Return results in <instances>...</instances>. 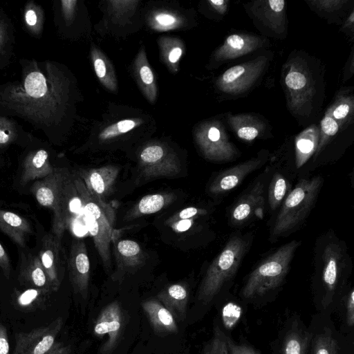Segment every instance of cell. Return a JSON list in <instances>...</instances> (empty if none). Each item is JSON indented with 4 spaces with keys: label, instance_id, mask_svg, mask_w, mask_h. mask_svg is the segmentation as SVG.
Segmentation results:
<instances>
[{
    "label": "cell",
    "instance_id": "obj_1",
    "mask_svg": "<svg viewBox=\"0 0 354 354\" xmlns=\"http://www.w3.org/2000/svg\"><path fill=\"white\" fill-rule=\"evenodd\" d=\"M17 79L0 83V114L17 118L50 139L70 113L72 80L52 60L20 59Z\"/></svg>",
    "mask_w": 354,
    "mask_h": 354
},
{
    "label": "cell",
    "instance_id": "obj_2",
    "mask_svg": "<svg viewBox=\"0 0 354 354\" xmlns=\"http://www.w3.org/2000/svg\"><path fill=\"white\" fill-rule=\"evenodd\" d=\"M30 191L37 203L53 212L52 232L62 239L81 205L74 183V174L63 167H55L46 177L36 180Z\"/></svg>",
    "mask_w": 354,
    "mask_h": 354
},
{
    "label": "cell",
    "instance_id": "obj_3",
    "mask_svg": "<svg viewBox=\"0 0 354 354\" xmlns=\"http://www.w3.org/2000/svg\"><path fill=\"white\" fill-rule=\"evenodd\" d=\"M74 183L88 232L93 239L104 270L109 272L111 267V243L116 239L113 229L114 212L105 202L100 201L88 192L77 174H74Z\"/></svg>",
    "mask_w": 354,
    "mask_h": 354
},
{
    "label": "cell",
    "instance_id": "obj_4",
    "mask_svg": "<svg viewBox=\"0 0 354 354\" xmlns=\"http://www.w3.org/2000/svg\"><path fill=\"white\" fill-rule=\"evenodd\" d=\"M300 242L292 241L281 246L259 264L250 274L241 290L243 297L261 296L278 287L289 270Z\"/></svg>",
    "mask_w": 354,
    "mask_h": 354
},
{
    "label": "cell",
    "instance_id": "obj_5",
    "mask_svg": "<svg viewBox=\"0 0 354 354\" xmlns=\"http://www.w3.org/2000/svg\"><path fill=\"white\" fill-rule=\"evenodd\" d=\"M245 250V241L233 236L208 267L198 288L197 298L206 304L237 271Z\"/></svg>",
    "mask_w": 354,
    "mask_h": 354
},
{
    "label": "cell",
    "instance_id": "obj_6",
    "mask_svg": "<svg viewBox=\"0 0 354 354\" xmlns=\"http://www.w3.org/2000/svg\"><path fill=\"white\" fill-rule=\"evenodd\" d=\"M322 183L319 176L299 180L283 203L273 227L274 236L288 232L306 218L315 203Z\"/></svg>",
    "mask_w": 354,
    "mask_h": 354
},
{
    "label": "cell",
    "instance_id": "obj_7",
    "mask_svg": "<svg viewBox=\"0 0 354 354\" xmlns=\"http://www.w3.org/2000/svg\"><path fill=\"white\" fill-rule=\"evenodd\" d=\"M138 162L142 174L147 178L174 177L180 171L177 156L159 143L146 145L139 153Z\"/></svg>",
    "mask_w": 354,
    "mask_h": 354
},
{
    "label": "cell",
    "instance_id": "obj_8",
    "mask_svg": "<svg viewBox=\"0 0 354 354\" xmlns=\"http://www.w3.org/2000/svg\"><path fill=\"white\" fill-rule=\"evenodd\" d=\"M124 326V312L119 302L113 301L101 310L95 322L93 333L98 337L106 336L100 348L102 354L110 353L117 347Z\"/></svg>",
    "mask_w": 354,
    "mask_h": 354
},
{
    "label": "cell",
    "instance_id": "obj_9",
    "mask_svg": "<svg viewBox=\"0 0 354 354\" xmlns=\"http://www.w3.org/2000/svg\"><path fill=\"white\" fill-rule=\"evenodd\" d=\"M63 324L62 317H58L46 326L29 332L15 334V348L13 354H46L55 344L56 338Z\"/></svg>",
    "mask_w": 354,
    "mask_h": 354
},
{
    "label": "cell",
    "instance_id": "obj_10",
    "mask_svg": "<svg viewBox=\"0 0 354 354\" xmlns=\"http://www.w3.org/2000/svg\"><path fill=\"white\" fill-rule=\"evenodd\" d=\"M62 239L53 232L47 233L41 239L38 254L53 292H57L61 286L67 263Z\"/></svg>",
    "mask_w": 354,
    "mask_h": 354
},
{
    "label": "cell",
    "instance_id": "obj_11",
    "mask_svg": "<svg viewBox=\"0 0 354 354\" xmlns=\"http://www.w3.org/2000/svg\"><path fill=\"white\" fill-rule=\"evenodd\" d=\"M69 279L74 292L86 300L90 283V261L86 245L80 239L73 240L67 259Z\"/></svg>",
    "mask_w": 354,
    "mask_h": 354
},
{
    "label": "cell",
    "instance_id": "obj_12",
    "mask_svg": "<svg viewBox=\"0 0 354 354\" xmlns=\"http://www.w3.org/2000/svg\"><path fill=\"white\" fill-rule=\"evenodd\" d=\"M119 173L118 167L106 165L82 169L77 174L82 180L88 192L100 201L104 202V199L111 192Z\"/></svg>",
    "mask_w": 354,
    "mask_h": 354
},
{
    "label": "cell",
    "instance_id": "obj_13",
    "mask_svg": "<svg viewBox=\"0 0 354 354\" xmlns=\"http://www.w3.org/2000/svg\"><path fill=\"white\" fill-rule=\"evenodd\" d=\"M114 242L113 254L116 263L115 279L126 273L136 272L145 261V254L140 244L131 239H122Z\"/></svg>",
    "mask_w": 354,
    "mask_h": 354
},
{
    "label": "cell",
    "instance_id": "obj_14",
    "mask_svg": "<svg viewBox=\"0 0 354 354\" xmlns=\"http://www.w3.org/2000/svg\"><path fill=\"white\" fill-rule=\"evenodd\" d=\"M260 65L246 64L227 69L218 79V85L226 93H236L244 91L259 74Z\"/></svg>",
    "mask_w": 354,
    "mask_h": 354
},
{
    "label": "cell",
    "instance_id": "obj_15",
    "mask_svg": "<svg viewBox=\"0 0 354 354\" xmlns=\"http://www.w3.org/2000/svg\"><path fill=\"white\" fill-rule=\"evenodd\" d=\"M18 279L20 284L26 288L54 292L38 255L30 253L21 256Z\"/></svg>",
    "mask_w": 354,
    "mask_h": 354
},
{
    "label": "cell",
    "instance_id": "obj_16",
    "mask_svg": "<svg viewBox=\"0 0 354 354\" xmlns=\"http://www.w3.org/2000/svg\"><path fill=\"white\" fill-rule=\"evenodd\" d=\"M196 142L205 158L211 160H228L232 158L234 150L223 139L216 127L201 130L196 134Z\"/></svg>",
    "mask_w": 354,
    "mask_h": 354
},
{
    "label": "cell",
    "instance_id": "obj_17",
    "mask_svg": "<svg viewBox=\"0 0 354 354\" xmlns=\"http://www.w3.org/2000/svg\"><path fill=\"white\" fill-rule=\"evenodd\" d=\"M54 168L46 149L38 148L30 150L23 161L21 183L25 185L30 181L42 179L50 174Z\"/></svg>",
    "mask_w": 354,
    "mask_h": 354
},
{
    "label": "cell",
    "instance_id": "obj_18",
    "mask_svg": "<svg viewBox=\"0 0 354 354\" xmlns=\"http://www.w3.org/2000/svg\"><path fill=\"white\" fill-rule=\"evenodd\" d=\"M260 159H253L225 170L216 176L209 186V192L219 194L236 187L249 174L259 167Z\"/></svg>",
    "mask_w": 354,
    "mask_h": 354
},
{
    "label": "cell",
    "instance_id": "obj_19",
    "mask_svg": "<svg viewBox=\"0 0 354 354\" xmlns=\"http://www.w3.org/2000/svg\"><path fill=\"white\" fill-rule=\"evenodd\" d=\"M142 307L155 332L160 335H168L178 331L174 316L157 299L143 301Z\"/></svg>",
    "mask_w": 354,
    "mask_h": 354
},
{
    "label": "cell",
    "instance_id": "obj_20",
    "mask_svg": "<svg viewBox=\"0 0 354 354\" xmlns=\"http://www.w3.org/2000/svg\"><path fill=\"white\" fill-rule=\"evenodd\" d=\"M156 299L172 314L176 321L185 319L189 299V291L185 284L169 285L157 295Z\"/></svg>",
    "mask_w": 354,
    "mask_h": 354
},
{
    "label": "cell",
    "instance_id": "obj_21",
    "mask_svg": "<svg viewBox=\"0 0 354 354\" xmlns=\"http://www.w3.org/2000/svg\"><path fill=\"white\" fill-rule=\"evenodd\" d=\"M133 71L136 80L146 99L150 103H154L157 97L158 87L144 47L140 48L134 59Z\"/></svg>",
    "mask_w": 354,
    "mask_h": 354
},
{
    "label": "cell",
    "instance_id": "obj_22",
    "mask_svg": "<svg viewBox=\"0 0 354 354\" xmlns=\"http://www.w3.org/2000/svg\"><path fill=\"white\" fill-rule=\"evenodd\" d=\"M0 230L21 248L25 247L28 237L32 232L26 218L3 209H0Z\"/></svg>",
    "mask_w": 354,
    "mask_h": 354
},
{
    "label": "cell",
    "instance_id": "obj_23",
    "mask_svg": "<svg viewBox=\"0 0 354 354\" xmlns=\"http://www.w3.org/2000/svg\"><path fill=\"white\" fill-rule=\"evenodd\" d=\"M172 192H160L144 196L127 212L124 220L129 221L140 216L154 214L171 205L176 199Z\"/></svg>",
    "mask_w": 354,
    "mask_h": 354
},
{
    "label": "cell",
    "instance_id": "obj_24",
    "mask_svg": "<svg viewBox=\"0 0 354 354\" xmlns=\"http://www.w3.org/2000/svg\"><path fill=\"white\" fill-rule=\"evenodd\" d=\"M260 44L259 38L236 34L231 35L216 52L215 58L218 61L234 59L256 49Z\"/></svg>",
    "mask_w": 354,
    "mask_h": 354
},
{
    "label": "cell",
    "instance_id": "obj_25",
    "mask_svg": "<svg viewBox=\"0 0 354 354\" xmlns=\"http://www.w3.org/2000/svg\"><path fill=\"white\" fill-rule=\"evenodd\" d=\"M52 293L47 290L33 288L15 290L12 301L18 310L26 313L33 312L45 309Z\"/></svg>",
    "mask_w": 354,
    "mask_h": 354
},
{
    "label": "cell",
    "instance_id": "obj_26",
    "mask_svg": "<svg viewBox=\"0 0 354 354\" xmlns=\"http://www.w3.org/2000/svg\"><path fill=\"white\" fill-rule=\"evenodd\" d=\"M91 58L95 75L100 83L108 90L116 91L118 82L113 66L110 60L94 46L91 48Z\"/></svg>",
    "mask_w": 354,
    "mask_h": 354
},
{
    "label": "cell",
    "instance_id": "obj_27",
    "mask_svg": "<svg viewBox=\"0 0 354 354\" xmlns=\"http://www.w3.org/2000/svg\"><path fill=\"white\" fill-rule=\"evenodd\" d=\"M32 136L14 118L0 114V148L31 142Z\"/></svg>",
    "mask_w": 354,
    "mask_h": 354
},
{
    "label": "cell",
    "instance_id": "obj_28",
    "mask_svg": "<svg viewBox=\"0 0 354 354\" xmlns=\"http://www.w3.org/2000/svg\"><path fill=\"white\" fill-rule=\"evenodd\" d=\"M45 11L33 0L27 1L22 12V24L24 30L30 35L39 39L44 30Z\"/></svg>",
    "mask_w": 354,
    "mask_h": 354
},
{
    "label": "cell",
    "instance_id": "obj_29",
    "mask_svg": "<svg viewBox=\"0 0 354 354\" xmlns=\"http://www.w3.org/2000/svg\"><path fill=\"white\" fill-rule=\"evenodd\" d=\"M158 45L163 62L171 72L177 73L185 49L183 41L176 37H162L158 39Z\"/></svg>",
    "mask_w": 354,
    "mask_h": 354
},
{
    "label": "cell",
    "instance_id": "obj_30",
    "mask_svg": "<svg viewBox=\"0 0 354 354\" xmlns=\"http://www.w3.org/2000/svg\"><path fill=\"white\" fill-rule=\"evenodd\" d=\"M15 43V26L9 16L0 9V66H4L12 55ZM1 68V67H0Z\"/></svg>",
    "mask_w": 354,
    "mask_h": 354
},
{
    "label": "cell",
    "instance_id": "obj_31",
    "mask_svg": "<svg viewBox=\"0 0 354 354\" xmlns=\"http://www.w3.org/2000/svg\"><path fill=\"white\" fill-rule=\"evenodd\" d=\"M323 257L322 279L328 292H333L338 280L339 263L340 261L339 250L337 247L329 245L326 247Z\"/></svg>",
    "mask_w": 354,
    "mask_h": 354
},
{
    "label": "cell",
    "instance_id": "obj_32",
    "mask_svg": "<svg viewBox=\"0 0 354 354\" xmlns=\"http://www.w3.org/2000/svg\"><path fill=\"white\" fill-rule=\"evenodd\" d=\"M147 22L152 30L165 32L180 28L185 24V19L176 12L157 10L150 13Z\"/></svg>",
    "mask_w": 354,
    "mask_h": 354
},
{
    "label": "cell",
    "instance_id": "obj_33",
    "mask_svg": "<svg viewBox=\"0 0 354 354\" xmlns=\"http://www.w3.org/2000/svg\"><path fill=\"white\" fill-rule=\"evenodd\" d=\"M308 335L296 327L286 335L282 347V354H306Z\"/></svg>",
    "mask_w": 354,
    "mask_h": 354
},
{
    "label": "cell",
    "instance_id": "obj_34",
    "mask_svg": "<svg viewBox=\"0 0 354 354\" xmlns=\"http://www.w3.org/2000/svg\"><path fill=\"white\" fill-rule=\"evenodd\" d=\"M143 120L139 118L124 119L113 123L100 133L98 138L102 142L112 140L119 136L127 133L133 129L140 126Z\"/></svg>",
    "mask_w": 354,
    "mask_h": 354
},
{
    "label": "cell",
    "instance_id": "obj_35",
    "mask_svg": "<svg viewBox=\"0 0 354 354\" xmlns=\"http://www.w3.org/2000/svg\"><path fill=\"white\" fill-rule=\"evenodd\" d=\"M260 191L251 192L236 205L232 213L234 221L241 222L249 217L254 207L260 201L261 197Z\"/></svg>",
    "mask_w": 354,
    "mask_h": 354
},
{
    "label": "cell",
    "instance_id": "obj_36",
    "mask_svg": "<svg viewBox=\"0 0 354 354\" xmlns=\"http://www.w3.org/2000/svg\"><path fill=\"white\" fill-rule=\"evenodd\" d=\"M287 192V183L280 174H275L268 190V202L272 209H276L284 198Z\"/></svg>",
    "mask_w": 354,
    "mask_h": 354
},
{
    "label": "cell",
    "instance_id": "obj_37",
    "mask_svg": "<svg viewBox=\"0 0 354 354\" xmlns=\"http://www.w3.org/2000/svg\"><path fill=\"white\" fill-rule=\"evenodd\" d=\"M203 354H230L227 344V336L216 326L214 335L204 347Z\"/></svg>",
    "mask_w": 354,
    "mask_h": 354
},
{
    "label": "cell",
    "instance_id": "obj_38",
    "mask_svg": "<svg viewBox=\"0 0 354 354\" xmlns=\"http://www.w3.org/2000/svg\"><path fill=\"white\" fill-rule=\"evenodd\" d=\"M337 345L330 330L325 328L314 344L313 354H337Z\"/></svg>",
    "mask_w": 354,
    "mask_h": 354
},
{
    "label": "cell",
    "instance_id": "obj_39",
    "mask_svg": "<svg viewBox=\"0 0 354 354\" xmlns=\"http://www.w3.org/2000/svg\"><path fill=\"white\" fill-rule=\"evenodd\" d=\"M315 149V141L308 137H301L297 141L296 165L298 168L308 160Z\"/></svg>",
    "mask_w": 354,
    "mask_h": 354
},
{
    "label": "cell",
    "instance_id": "obj_40",
    "mask_svg": "<svg viewBox=\"0 0 354 354\" xmlns=\"http://www.w3.org/2000/svg\"><path fill=\"white\" fill-rule=\"evenodd\" d=\"M138 1H109L111 13L118 19H122L127 15L133 13Z\"/></svg>",
    "mask_w": 354,
    "mask_h": 354
},
{
    "label": "cell",
    "instance_id": "obj_41",
    "mask_svg": "<svg viewBox=\"0 0 354 354\" xmlns=\"http://www.w3.org/2000/svg\"><path fill=\"white\" fill-rule=\"evenodd\" d=\"M57 3L63 23L66 27L71 26L75 19L77 1L60 0Z\"/></svg>",
    "mask_w": 354,
    "mask_h": 354
},
{
    "label": "cell",
    "instance_id": "obj_42",
    "mask_svg": "<svg viewBox=\"0 0 354 354\" xmlns=\"http://www.w3.org/2000/svg\"><path fill=\"white\" fill-rule=\"evenodd\" d=\"M286 85L292 90L302 88L306 83L304 75L300 72L291 71L286 77Z\"/></svg>",
    "mask_w": 354,
    "mask_h": 354
},
{
    "label": "cell",
    "instance_id": "obj_43",
    "mask_svg": "<svg viewBox=\"0 0 354 354\" xmlns=\"http://www.w3.org/2000/svg\"><path fill=\"white\" fill-rule=\"evenodd\" d=\"M227 344L230 354H259L252 347L243 344H237L228 337H227Z\"/></svg>",
    "mask_w": 354,
    "mask_h": 354
},
{
    "label": "cell",
    "instance_id": "obj_44",
    "mask_svg": "<svg viewBox=\"0 0 354 354\" xmlns=\"http://www.w3.org/2000/svg\"><path fill=\"white\" fill-rule=\"evenodd\" d=\"M203 212L202 209L195 207H188L171 216L167 222L169 223L178 220L194 218L197 215L203 214Z\"/></svg>",
    "mask_w": 354,
    "mask_h": 354
},
{
    "label": "cell",
    "instance_id": "obj_45",
    "mask_svg": "<svg viewBox=\"0 0 354 354\" xmlns=\"http://www.w3.org/2000/svg\"><path fill=\"white\" fill-rule=\"evenodd\" d=\"M323 132L328 136H334L338 131V124L330 116H326L321 122Z\"/></svg>",
    "mask_w": 354,
    "mask_h": 354
},
{
    "label": "cell",
    "instance_id": "obj_46",
    "mask_svg": "<svg viewBox=\"0 0 354 354\" xmlns=\"http://www.w3.org/2000/svg\"><path fill=\"white\" fill-rule=\"evenodd\" d=\"M0 268L2 269L4 276L6 279H9L10 271H11V264L10 261L8 257V255L5 250L4 248L0 243Z\"/></svg>",
    "mask_w": 354,
    "mask_h": 354
},
{
    "label": "cell",
    "instance_id": "obj_47",
    "mask_svg": "<svg viewBox=\"0 0 354 354\" xmlns=\"http://www.w3.org/2000/svg\"><path fill=\"white\" fill-rule=\"evenodd\" d=\"M0 354H10L8 331L3 324H0Z\"/></svg>",
    "mask_w": 354,
    "mask_h": 354
},
{
    "label": "cell",
    "instance_id": "obj_48",
    "mask_svg": "<svg viewBox=\"0 0 354 354\" xmlns=\"http://www.w3.org/2000/svg\"><path fill=\"white\" fill-rule=\"evenodd\" d=\"M346 322L349 326L354 324V291L351 290L346 301Z\"/></svg>",
    "mask_w": 354,
    "mask_h": 354
},
{
    "label": "cell",
    "instance_id": "obj_49",
    "mask_svg": "<svg viewBox=\"0 0 354 354\" xmlns=\"http://www.w3.org/2000/svg\"><path fill=\"white\" fill-rule=\"evenodd\" d=\"M258 130L253 127H242L237 131L238 136L245 140H252L257 137Z\"/></svg>",
    "mask_w": 354,
    "mask_h": 354
},
{
    "label": "cell",
    "instance_id": "obj_50",
    "mask_svg": "<svg viewBox=\"0 0 354 354\" xmlns=\"http://www.w3.org/2000/svg\"><path fill=\"white\" fill-rule=\"evenodd\" d=\"M194 218L181 219L169 223L172 230L176 232H183L189 230L194 223Z\"/></svg>",
    "mask_w": 354,
    "mask_h": 354
},
{
    "label": "cell",
    "instance_id": "obj_51",
    "mask_svg": "<svg viewBox=\"0 0 354 354\" xmlns=\"http://www.w3.org/2000/svg\"><path fill=\"white\" fill-rule=\"evenodd\" d=\"M70 345H64L62 342H57L52 349L46 354H71Z\"/></svg>",
    "mask_w": 354,
    "mask_h": 354
},
{
    "label": "cell",
    "instance_id": "obj_52",
    "mask_svg": "<svg viewBox=\"0 0 354 354\" xmlns=\"http://www.w3.org/2000/svg\"><path fill=\"white\" fill-rule=\"evenodd\" d=\"M350 107L347 104H341L335 108L333 111V117L335 119H342L345 118L349 113Z\"/></svg>",
    "mask_w": 354,
    "mask_h": 354
},
{
    "label": "cell",
    "instance_id": "obj_53",
    "mask_svg": "<svg viewBox=\"0 0 354 354\" xmlns=\"http://www.w3.org/2000/svg\"><path fill=\"white\" fill-rule=\"evenodd\" d=\"M208 2L218 12L223 13L225 10V6L226 1L223 0H219V1H208Z\"/></svg>",
    "mask_w": 354,
    "mask_h": 354
}]
</instances>
